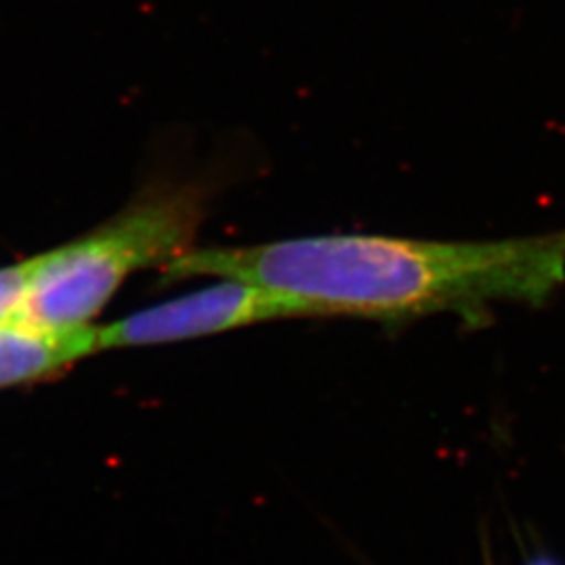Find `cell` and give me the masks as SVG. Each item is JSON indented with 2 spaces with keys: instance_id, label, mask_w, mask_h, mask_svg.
Here are the masks:
<instances>
[{
  "instance_id": "obj_1",
  "label": "cell",
  "mask_w": 565,
  "mask_h": 565,
  "mask_svg": "<svg viewBox=\"0 0 565 565\" xmlns=\"http://www.w3.org/2000/svg\"><path fill=\"white\" fill-rule=\"evenodd\" d=\"M170 281L252 282L306 317L404 323L455 312L484 323L490 306L545 303L565 281V228L501 242H424L387 235H319L186 249L162 266Z\"/></svg>"
},
{
  "instance_id": "obj_2",
  "label": "cell",
  "mask_w": 565,
  "mask_h": 565,
  "mask_svg": "<svg viewBox=\"0 0 565 565\" xmlns=\"http://www.w3.org/2000/svg\"><path fill=\"white\" fill-rule=\"evenodd\" d=\"M203 210L198 184L145 191L95 231L32 258L18 319L51 329L93 324L130 275L191 249Z\"/></svg>"
},
{
  "instance_id": "obj_3",
  "label": "cell",
  "mask_w": 565,
  "mask_h": 565,
  "mask_svg": "<svg viewBox=\"0 0 565 565\" xmlns=\"http://www.w3.org/2000/svg\"><path fill=\"white\" fill-rule=\"evenodd\" d=\"M277 319H306V315L298 303L275 291L252 282L221 279L200 291L103 324L99 348L120 350L184 342Z\"/></svg>"
},
{
  "instance_id": "obj_4",
  "label": "cell",
  "mask_w": 565,
  "mask_h": 565,
  "mask_svg": "<svg viewBox=\"0 0 565 565\" xmlns=\"http://www.w3.org/2000/svg\"><path fill=\"white\" fill-rule=\"evenodd\" d=\"M95 352H102L97 324L51 329L15 317L0 324V390L51 380Z\"/></svg>"
},
{
  "instance_id": "obj_5",
  "label": "cell",
  "mask_w": 565,
  "mask_h": 565,
  "mask_svg": "<svg viewBox=\"0 0 565 565\" xmlns=\"http://www.w3.org/2000/svg\"><path fill=\"white\" fill-rule=\"evenodd\" d=\"M32 260L0 268V324L20 315L25 289L30 282Z\"/></svg>"
},
{
  "instance_id": "obj_6",
  "label": "cell",
  "mask_w": 565,
  "mask_h": 565,
  "mask_svg": "<svg viewBox=\"0 0 565 565\" xmlns=\"http://www.w3.org/2000/svg\"><path fill=\"white\" fill-rule=\"evenodd\" d=\"M527 565H557L555 562H551V559H545V557H539V559H534L532 564Z\"/></svg>"
}]
</instances>
